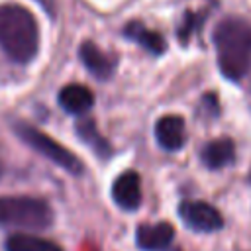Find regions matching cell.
Returning <instances> with one entry per match:
<instances>
[{
  "instance_id": "cell-15",
  "label": "cell",
  "mask_w": 251,
  "mask_h": 251,
  "mask_svg": "<svg viewBox=\"0 0 251 251\" xmlns=\"http://www.w3.org/2000/svg\"><path fill=\"white\" fill-rule=\"evenodd\" d=\"M202 20H206V12H200V14L186 12L184 14V22L178 27V39H180V43H186L192 37V33L198 29V25L202 24Z\"/></svg>"
},
{
  "instance_id": "cell-14",
  "label": "cell",
  "mask_w": 251,
  "mask_h": 251,
  "mask_svg": "<svg viewBox=\"0 0 251 251\" xmlns=\"http://www.w3.org/2000/svg\"><path fill=\"white\" fill-rule=\"evenodd\" d=\"M6 251H63L55 241L31 233H14L6 239Z\"/></svg>"
},
{
  "instance_id": "cell-1",
  "label": "cell",
  "mask_w": 251,
  "mask_h": 251,
  "mask_svg": "<svg viewBox=\"0 0 251 251\" xmlns=\"http://www.w3.org/2000/svg\"><path fill=\"white\" fill-rule=\"evenodd\" d=\"M214 45L222 75L241 80L251 69V24L239 18L222 20L214 31Z\"/></svg>"
},
{
  "instance_id": "cell-3",
  "label": "cell",
  "mask_w": 251,
  "mask_h": 251,
  "mask_svg": "<svg viewBox=\"0 0 251 251\" xmlns=\"http://www.w3.org/2000/svg\"><path fill=\"white\" fill-rule=\"evenodd\" d=\"M53 224L51 206L33 196H0V226L47 229Z\"/></svg>"
},
{
  "instance_id": "cell-7",
  "label": "cell",
  "mask_w": 251,
  "mask_h": 251,
  "mask_svg": "<svg viewBox=\"0 0 251 251\" xmlns=\"http://www.w3.org/2000/svg\"><path fill=\"white\" fill-rule=\"evenodd\" d=\"M175 239V227L167 222L143 224L135 231V243L143 251H165Z\"/></svg>"
},
{
  "instance_id": "cell-2",
  "label": "cell",
  "mask_w": 251,
  "mask_h": 251,
  "mask_svg": "<svg viewBox=\"0 0 251 251\" xmlns=\"http://www.w3.org/2000/svg\"><path fill=\"white\" fill-rule=\"evenodd\" d=\"M0 49L16 63H29L37 55V22L20 4H0Z\"/></svg>"
},
{
  "instance_id": "cell-13",
  "label": "cell",
  "mask_w": 251,
  "mask_h": 251,
  "mask_svg": "<svg viewBox=\"0 0 251 251\" xmlns=\"http://www.w3.org/2000/svg\"><path fill=\"white\" fill-rule=\"evenodd\" d=\"M76 135H78L96 155L108 157V155L112 153L110 143L100 135V131H98V127H96V124H94V120H90V118L78 120V122H76Z\"/></svg>"
},
{
  "instance_id": "cell-6",
  "label": "cell",
  "mask_w": 251,
  "mask_h": 251,
  "mask_svg": "<svg viewBox=\"0 0 251 251\" xmlns=\"http://www.w3.org/2000/svg\"><path fill=\"white\" fill-rule=\"evenodd\" d=\"M114 202L127 212H133L141 204V178L135 171H124L112 184Z\"/></svg>"
},
{
  "instance_id": "cell-12",
  "label": "cell",
  "mask_w": 251,
  "mask_h": 251,
  "mask_svg": "<svg viewBox=\"0 0 251 251\" xmlns=\"http://www.w3.org/2000/svg\"><path fill=\"white\" fill-rule=\"evenodd\" d=\"M124 35L127 39H131L133 43L141 45L143 49H147L149 53L153 55H161L167 51V41L165 37L155 31V29H149L145 27L141 22H129L126 27H124Z\"/></svg>"
},
{
  "instance_id": "cell-11",
  "label": "cell",
  "mask_w": 251,
  "mask_h": 251,
  "mask_svg": "<svg viewBox=\"0 0 251 251\" xmlns=\"http://www.w3.org/2000/svg\"><path fill=\"white\" fill-rule=\"evenodd\" d=\"M202 163L208 169H224L235 159V145L229 137H216L210 143L204 145L202 153Z\"/></svg>"
},
{
  "instance_id": "cell-4",
  "label": "cell",
  "mask_w": 251,
  "mask_h": 251,
  "mask_svg": "<svg viewBox=\"0 0 251 251\" xmlns=\"http://www.w3.org/2000/svg\"><path fill=\"white\" fill-rule=\"evenodd\" d=\"M16 133L22 137V141H25L33 151H37L39 155H43L45 159H49L51 163H55L57 167L65 169L71 175H80L84 171L82 161L69 151L65 145H61L59 141H55L51 135L43 133L41 129L29 126V124H16Z\"/></svg>"
},
{
  "instance_id": "cell-16",
  "label": "cell",
  "mask_w": 251,
  "mask_h": 251,
  "mask_svg": "<svg viewBox=\"0 0 251 251\" xmlns=\"http://www.w3.org/2000/svg\"><path fill=\"white\" fill-rule=\"evenodd\" d=\"M0 175H2V163H0Z\"/></svg>"
},
{
  "instance_id": "cell-5",
  "label": "cell",
  "mask_w": 251,
  "mask_h": 251,
  "mask_svg": "<svg viewBox=\"0 0 251 251\" xmlns=\"http://www.w3.org/2000/svg\"><path fill=\"white\" fill-rule=\"evenodd\" d=\"M178 214L182 222L194 231L210 233V231H218L224 227V218L220 210L202 200H184L178 206Z\"/></svg>"
},
{
  "instance_id": "cell-10",
  "label": "cell",
  "mask_w": 251,
  "mask_h": 251,
  "mask_svg": "<svg viewBox=\"0 0 251 251\" xmlns=\"http://www.w3.org/2000/svg\"><path fill=\"white\" fill-rule=\"evenodd\" d=\"M59 104L69 114H84L94 104V94L84 84H67L59 90Z\"/></svg>"
},
{
  "instance_id": "cell-9",
  "label": "cell",
  "mask_w": 251,
  "mask_h": 251,
  "mask_svg": "<svg viewBox=\"0 0 251 251\" xmlns=\"http://www.w3.org/2000/svg\"><path fill=\"white\" fill-rule=\"evenodd\" d=\"M78 55H80V61L82 65L88 69L90 75H94L96 78L100 80H106L114 75V69H116V63L110 55H106L96 43L92 41H84L78 49Z\"/></svg>"
},
{
  "instance_id": "cell-8",
  "label": "cell",
  "mask_w": 251,
  "mask_h": 251,
  "mask_svg": "<svg viewBox=\"0 0 251 251\" xmlns=\"http://www.w3.org/2000/svg\"><path fill=\"white\" fill-rule=\"evenodd\" d=\"M155 139L167 151H178L186 141L184 120L176 114H169L157 120L155 124Z\"/></svg>"
}]
</instances>
